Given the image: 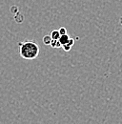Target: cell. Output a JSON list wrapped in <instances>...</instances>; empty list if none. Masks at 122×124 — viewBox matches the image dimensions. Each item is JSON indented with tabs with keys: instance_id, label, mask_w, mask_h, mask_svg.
<instances>
[{
	"instance_id": "obj_1",
	"label": "cell",
	"mask_w": 122,
	"mask_h": 124,
	"mask_svg": "<svg viewBox=\"0 0 122 124\" xmlns=\"http://www.w3.org/2000/svg\"><path fill=\"white\" fill-rule=\"evenodd\" d=\"M20 56L24 59L33 60L39 55L40 49L36 42L31 40H25L18 43Z\"/></svg>"
},
{
	"instance_id": "obj_2",
	"label": "cell",
	"mask_w": 122,
	"mask_h": 124,
	"mask_svg": "<svg viewBox=\"0 0 122 124\" xmlns=\"http://www.w3.org/2000/svg\"><path fill=\"white\" fill-rule=\"evenodd\" d=\"M74 44H75V39H74V38H70V40H69L64 46H62V48L64 49V51L69 52V51H71V49L73 48Z\"/></svg>"
},
{
	"instance_id": "obj_3",
	"label": "cell",
	"mask_w": 122,
	"mask_h": 124,
	"mask_svg": "<svg viewBox=\"0 0 122 124\" xmlns=\"http://www.w3.org/2000/svg\"><path fill=\"white\" fill-rule=\"evenodd\" d=\"M70 38L71 37H69V35L66 33V34H62V35H60V37H59V39H58V41L60 42L61 44V48H62V46H64L69 40H70Z\"/></svg>"
},
{
	"instance_id": "obj_4",
	"label": "cell",
	"mask_w": 122,
	"mask_h": 124,
	"mask_svg": "<svg viewBox=\"0 0 122 124\" xmlns=\"http://www.w3.org/2000/svg\"><path fill=\"white\" fill-rule=\"evenodd\" d=\"M51 37L53 40H58L59 37H60V33H59V31L58 30H53V31L51 32Z\"/></svg>"
},
{
	"instance_id": "obj_5",
	"label": "cell",
	"mask_w": 122,
	"mask_h": 124,
	"mask_svg": "<svg viewBox=\"0 0 122 124\" xmlns=\"http://www.w3.org/2000/svg\"><path fill=\"white\" fill-rule=\"evenodd\" d=\"M52 37H51V35H45L44 37H43V43L45 44V45H51V42H52Z\"/></svg>"
},
{
	"instance_id": "obj_6",
	"label": "cell",
	"mask_w": 122,
	"mask_h": 124,
	"mask_svg": "<svg viewBox=\"0 0 122 124\" xmlns=\"http://www.w3.org/2000/svg\"><path fill=\"white\" fill-rule=\"evenodd\" d=\"M51 46L53 47V48H56L57 49V48H61V44L58 40H52Z\"/></svg>"
},
{
	"instance_id": "obj_7",
	"label": "cell",
	"mask_w": 122,
	"mask_h": 124,
	"mask_svg": "<svg viewBox=\"0 0 122 124\" xmlns=\"http://www.w3.org/2000/svg\"><path fill=\"white\" fill-rule=\"evenodd\" d=\"M58 31H59L60 35H62V34H66V33H67V30H66V28H64V27H61Z\"/></svg>"
},
{
	"instance_id": "obj_8",
	"label": "cell",
	"mask_w": 122,
	"mask_h": 124,
	"mask_svg": "<svg viewBox=\"0 0 122 124\" xmlns=\"http://www.w3.org/2000/svg\"><path fill=\"white\" fill-rule=\"evenodd\" d=\"M119 23H120V25L122 26V16L120 17V18H119Z\"/></svg>"
}]
</instances>
